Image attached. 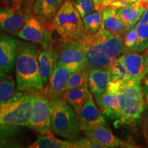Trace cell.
Returning <instances> with one entry per match:
<instances>
[{
    "label": "cell",
    "instance_id": "1",
    "mask_svg": "<svg viewBox=\"0 0 148 148\" xmlns=\"http://www.w3.org/2000/svg\"><path fill=\"white\" fill-rule=\"evenodd\" d=\"M86 56L87 69H107L125 50L122 37L112 34L103 25L97 32L87 34L81 40Z\"/></svg>",
    "mask_w": 148,
    "mask_h": 148
},
{
    "label": "cell",
    "instance_id": "2",
    "mask_svg": "<svg viewBox=\"0 0 148 148\" xmlns=\"http://www.w3.org/2000/svg\"><path fill=\"white\" fill-rule=\"evenodd\" d=\"M39 49L36 43L24 40L18 41L14 62L18 91H32L45 88L38 62Z\"/></svg>",
    "mask_w": 148,
    "mask_h": 148
},
{
    "label": "cell",
    "instance_id": "3",
    "mask_svg": "<svg viewBox=\"0 0 148 148\" xmlns=\"http://www.w3.org/2000/svg\"><path fill=\"white\" fill-rule=\"evenodd\" d=\"M51 106V129L66 140H78L79 128L77 114L61 95H48Z\"/></svg>",
    "mask_w": 148,
    "mask_h": 148
},
{
    "label": "cell",
    "instance_id": "4",
    "mask_svg": "<svg viewBox=\"0 0 148 148\" xmlns=\"http://www.w3.org/2000/svg\"><path fill=\"white\" fill-rule=\"evenodd\" d=\"M61 38L81 41L88 34L85 30L82 16L71 0H66L54 16L52 30Z\"/></svg>",
    "mask_w": 148,
    "mask_h": 148
},
{
    "label": "cell",
    "instance_id": "5",
    "mask_svg": "<svg viewBox=\"0 0 148 148\" xmlns=\"http://www.w3.org/2000/svg\"><path fill=\"white\" fill-rule=\"evenodd\" d=\"M123 92L125 96L124 105L119 118L114 123L116 128L136 124L141 118L145 107V99L140 82L132 78L129 79Z\"/></svg>",
    "mask_w": 148,
    "mask_h": 148
},
{
    "label": "cell",
    "instance_id": "6",
    "mask_svg": "<svg viewBox=\"0 0 148 148\" xmlns=\"http://www.w3.org/2000/svg\"><path fill=\"white\" fill-rule=\"evenodd\" d=\"M34 90L17 91L0 109V124L27 126L32 106Z\"/></svg>",
    "mask_w": 148,
    "mask_h": 148
},
{
    "label": "cell",
    "instance_id": "7",
    "mask_svg": "<svg viewBox=\"0 0 148 148\" xmlns=\"http://www.w3.org/2000/svg\"><path fill=\"white\" fill-rule=\"evenodd\" d=\"M27 127L39 134L51 132V106L49 96L44 89L34 90Z\"/></svg>",
    "mask_w": 148,
    "mask_h": 148
},
{
    "label": "cell",
    "instance_id": "8",
    "mask_svg": "<svg viewBox=\"0 0 148 148\" xmlns=\"http://www.w3.org/2000/svg\"><path fill=\"white\" fill-rule=\"evenodd\" d=\"M55 46L59 55L58 64L66 66L71 73L87 69L81 41L61 38L56 42Z\"/></svg>",
    "mask_w": 148,
    "mask_h": 148
},
{
    "label": "cell",
    "instance_id": "9",
    "mask_svg": "<svg viewBox=\"0 0 148 148\" xmlns=\"http://www.w3.org/2000/svg\"><path fill=\"white\" fill-rule=\"evenodd\" d=\"M25 21L23 26L17 33L18 37L22 40L42 45L53 40L51 30L36 18L30 9H24Z\"/></svg>",
    "mask_w": 148,
    "mask_h": 148
},
{
    "label": "cell",
    "instance_id": "10",
    "mask_svg": "<svg viewBox=\"0 0 148 148\" xmlns=\"http://www.w3.org/2000/svg\"><path fill=\"white\" fill-rule=\"evenodd\" d=\"M40 71L44 84L46 86L59 63V55L53 40L40 45L38 51Z\"/></svg>",
    "mask_w": 148,
    "mask_h": 148
},
{
    "label": "cell",
    "instance_id": "11",
    "mask_svg": "<svg viewBox=\"0 0 148 148\" xmlns=\"http://www.w3.org/2000/svg\"><path fill=\"white\" fill-rule=\"evenodd\" d=\"M119 58L124 64L133 80L140 82L148 74V54L125 49Z\"/></svg>",
    "mask_w": 148,
    "mask_h": 148
},
{
    "label": "cell",
    "instance_id": "12",
    "mask_svg": "<svg viewBox=\"0 0 148 148\" xmlns=\"http://www.w3.org/2000/svg\"><path fill=\"white\" fill-rule=\"evenodd\" d=\"M125 99L123 91L119 93L106 91L95 101L98 108L104 117L114 123L119 118Z\"/></svg>",
    "mask_w": 148,
    "mask_h": 148
},
{
    "label": "cell",
    "instance_id": "13",
    "mask_svg": "<svg viewBox=\"0 0 148 148\" xmlns=\"http://www.w3.org/2000/svg\"><path fill=\"white\" fill-rule=\"evenodd\" d=\"M25 21V12L21 8L10 5L0 8V31L12 35H17Z\"/></svg>",
    "mask_w": 148,
    "mask_h": 148
},
{
    "label": "cell",
    "instance_id": "14",
    "mask_svg": "<svg viewBox=\"0 0 148 148\" xmlns=\"http://www.w3.org/2000/svg\"><path fill=\"white\" fill-rule=\"evenodd\" d=\"M77 116L82 131L107 125L104 116L96 106L92 97L82 106Z\"/></svg>",
    "mask_w": 148,
    "mask_h": 148
},
{
    "label": "cell",
    "instance_id": "15",
    "mask_svg": "<svg viewBox=\"0 0 148 148\" xmlns=\"http://www.w3.org/2000/svg\"><path fill=\"white\" fill-rule=\"evenodd\" d=\"M22 125L0 124V148H19L25 145L27 134Z\"/></svg>",
    "mask_w": 148,
    "mask_h": 148
},
{
    "label": "cell",
    "instance_id": "16",
    "mask_svg": "<svg viewBox=\"0 0 148 148\" xmlns=\"http://www.w3.org/2000/svg\"><path fill=\"white\" fill-rule=\"evenodd\" d=\"M18 41L12 34L0 32V68L5 73H10L14 69Z\"/></svg>",
    "mask_w": 148,
    "mask_h": 148
},
{
    "label": "cell",
    "instance_id": "17",
    "mask_svg": "<svg viewBox=\"0 0 148 148\" xmlns=\"http://www.w3.org/2000/svg\"><path fill=\"white\" fill-rule=\"evenodd\" d=\"M66 0H35L32 5L33 14L48 28L52 30L54 16Z\"/></svg>",
    "mask_w": 148,
    "mask_h": 148
},
{
    "label": "cell",
    "instance_id": "18",
    "mask_svg": "<svg viewBox=\"0 0 148 148\" xmlns=\"http://www.w3.org/2000/svg\"><path fill=\"white\" fill-rule=\"evenodd\" d=\"M86 136L93 138L107 147H136L135 144L123 140L115 136L110 129L106 126H99L91 130L83 131Z\"/></svg>",
    "mask_w": 148,
    "mask_h": 148
},
{
    "label": "cell",
    "instance_id": "19",
    "mask_svg": "<svg viewBox=\"0 0 148 148\" xmlns=\"http://www.w3.org/2000/svg\"><path fill=\"white\" fill-rule=\"evenodd\" d=\"M110 82V75L108 69L100 67L88 69V86L95 99L106 91Z\"/></svg>",
    "mask_w": 148,
    "mask_h": 148
},
{
    "label": "cell",
    "instance_id": "20",
    "mask_svg": "<svg viewBox=\"0 0 148 148\" xmlns=\"http://www.w3.org/2000/svg\"><path fill=\"white\" fill-rule=\"evenodd\" d=\"M67 67L58 64L50 77L48 84L44 88L48 95H62L65 91L66 84L71 74Z\"/></svg>",
    "mask_w": 148,
    "mask_h": 148
},
{
    "label": "cell",
    "instance_id": "21",
    "mask_svg": "<svg viewBox=\"0 0 148 148\" xmlns=\"http://www.w3.org/2000/svg\"><path fill=\"white\" fill-rule=\"evenodd\" d=\"M103 26L107 30L116 36H122L127 27L117 12V9L105 7L102 10Z\"/></svg>",
    "mask_w": 148,
    "mask_h": 148
},
{
    "label": "cell",
    "instance_id": "22",
    "mask_svg": "<svg viewBox=\"0 0 148 148\" xmlns=\"http://www.w3.org/2000/svg\"><path fill=\"white\" fill-rule=\"evenodd\" d=\"M61 96L69 103L76 114L78 113L82 106L92 97L88 86L66 90Z\"/></svg>",
    "mask_w": 148,
    "mask_h": 148
},
{
    "label": "cell",
    "instance_id": "23",
    "mask_svg": "<svg viewBox=\"0 0 148 148\" xmlns=\"http://www.w3.org/2000/svg\"><path fill=\"white\" fill-rule=\"evenodd\" d=\"M27 147L29 148H73L72 140L59 139L51 134H40L34 143Z\"/></svg>",
    "mask_w": 148,
    "mask_h": 148
},
{
    "label": "cell",
    "instance_id": "24",
    "mask_svg": "<svg viewBox=\"0 0 148 148\" xmlns=\"http://www.w3.org/2000/svg\"><path fill=\"white\" fill-rule=\"evenodd\" d=\"M145 10L136 1V2L117 9V12L125 25L130 27L137 24Z\"/></svg>",
    "mask_w": 148,
    "mask_h": 148
},
{
    "label": "cell",
    "instance_id": "25",
    "mask_svg": "<svg viewBox=\"0 0 148 148\" xmlns=\"http://www.w3.org/2000/svg\"><path fill=\"white\" fill-rule=\"evenodd\" d=\"M15 80L10 73H5L0 77V99L3 104L8 103L16 93Z\"/></svg>",
    "mask_w": 148,
    "mask_h": 148
},
{
    "label": "cell",
    "instance_id": "26",
    "mask_svg": "<svg viewBox=\"0 0 148 148\" xmlns=\"http://www.w3.org/2000/svg\"><path fill=\"white\" fill-rule=\"evenodd\" d=\"M107 69L110 75V81H127L131 79L128 71L119 58L115 59Z\"/></svg>",
    "mask_w": 148,
    "mask_h": 148
},
{
    "label": "cell",
    "instance_id": "27",
    "mask_svg": "<svg viewBox=\"0 0 148 148\" xmlns=\"http://www.w3.org/2000/svg\"><path fill=\"white\" fill-rule=\"evenodd\" d=\"M85 30L88 34L97 32L103 25L102 11L96 10L82 18Z\"/></svg>",
    "mask_w": 148,
    "mask_h": 148
},
{
    "label": "cell",
    "instance_id": "28",
    "mask_svg": "<svg viewBox=\"0 0 148 148\" xmlns=\"http://www.w3.org/2000/svg\"><path fill=\"white\" fill-rule=\"evenodd\" d=\"M88 69L71 73L66 84L65 90L74 88L88 86Z\"/></svg>",
    "mask_w": 148,
    "mask_h": 148
},
{
    "label": "cell",
    "instance_id": "29",
    "mask_svg": "<svg viewBox=\"0 0 148 148\" xmlns=\"http://www.w3.org/2000/svg\"><path fill=\"white\" fill-rule=\"evenodd\" d=\"M135 29L137 34V43L133 51L143 52L148 48V23H137Z\"/></svg>",
    "mask_w": 148,
    "mask_h": 148
},
{
    "label": "cell",
    "instance_id": "30",
    "mask_svg": "<svg viewBox=\"0 0 148 148\" xmlns=\"http://www.w3.org/2000/svg\"><path fill=\"white\" fill-rule=\"evenodd\" d=\"M135 27H136V25L130 26L121 36L125 49L133 51L137 43V34H136Z\"/></svg>",
    "mask_w": 148,
    "mask_h": 148
},
{
    "label": "cell",
    "instance_id": "31",
    "mask_svg": "<svg viewBox=\"0 0 148 148\" xmlns=\"http://www.w3.org/2000/svg\"><path fill=\"white\" fill-rule=\"evenodd\" d=\"M73 6L78 11L83 18L87 14L95 10L92 0H71Z\"/></svg>",
    "mask_w": 148,
    "mask_h": 148
},
{
    "label": "cell",
    "instance_id": "32",
    "mask_svg": "<svg viewBox=\"0 0 148 148\" xmlns=\"http://www.w3.org/2000/svg\"><path fill=\"white\" fill-rule=\"evenodd\" d=\"M73 145V148H106L105 145L88 136L74 140Z\"/></svg>",
    "mask_w": 148,
    "mask_h": 148
},
{
    "label": "cell",
    "instance_id": "33",
    "mask_svg": "<svg viewBox=\"0 0 148 148\" xmlns=\"http://www.w3.org/2000/svg\"><path fill=\"white\" fill-rule=\"evenodd\" d=\"M7 5H10L15 8H21L22 4L23 3V0H4Z\"/></svg>",
    "mask_w": 148,
    "mask_h": 148
},
{
    "label": "cell",
    "instance_id": "34",
    "mask_svg": "<svg viewBox=\"0 0 148 148\" xmlns=\"http://www.w3.org/2000/svg\"><path fill=\"white\" fill-rule=\"evenodd\" d=\"M148 23V7L146 8V10L144 11V12L140 16L139 21L137 23Z\"/></svg>",
    "mask_w": 148,
    "mask_h": 148
},
{
    "label": "cell",
    "instance_id": "35",
    "mask_svg": "<svg viewBox=\"0 0 148 148\" xmlns=\"http://www.w3.org/2000/svg\"><path fill=\"white\" fill-rule=\"evenodd\" d=\"M95 5V10L102 11V0H92Z\"/></svg>",
    "mask_w": 148,
    "mask_h": 148
},
{
    "label": "cell",
    "instance_id": "36",
    "mask_svg": "<svg viewBox=\"0 0 148 148\" xmlns=\"http://www.w3.org/2000/svg\"><path fill=\"white\" fill-rule=\"evenodd\" d=\"M35 0H23L24 9H30Z\"/></svg>",
    "mask_w": 148,
    "mask_h": 148
},
{
    "label": "cell",
    "instance_id": "37",
    "mask_svg": "<svg viewBox=\"0 0 148 148\" xmlns=\"http://www.w3.org/2000/svg\"><path fill=\"white\" fill-rule=\"evenodd\" d=\"M142 89H143V92L144 97H145V101L148 104V84H144L143 87L142 88Z\"/></svg>",
    "mask_w": 148,
    "mask_h": 148
},
{
    "label": "cell",
    "instance_id": "38",
    "mask_svg": "<svg viewBox=\"0 0 148 148\" xmlns=\"http://www.w3.org/2000/svg\"><path fill=\"white\" fill-rule=\"evenodd\" d=\"M117 1V0H102V8L108 6L110 3L114 2V1Z\"/></svg>",
    "mask_w": 148,
    "mask_h": 148
},
{
    "label": "cell",
    "instance_id": "39",
    "mask_svg": "<svg viewBox=\"0 0 148 148\" xmlns=\"http://www.w3.org/2000/svg\"><path fill=\"white\" fill-rule=\"evenodd\" d=\"M4 73H5V72L3 71V70L1 69V68H0V77H1V76H2V75H3V74H4Z\"/></svg>",
    "mask_w": 148,
    "mask_h": 148
},
{
    "label": "cell",
    "instance_id": "40",
    "mask_svg": "<svg viewBox=\"0 0 148 148\" xmlns=\"http://www.w3.org/2000/svg\"><path fill=\"white\" fill-rule=\"evenodd\" d=\"M145 121H146V123H147V125H148V111H147V114H146V116H145Z\"/></svg>",
    "mask_w": 148,
    "mask_h": 148
},
{
    "label": "cell",
    "instance_id": "41",
    "mask_svg": "<svg viewBox=\"0 0 148 148\" xmlns=\"http://www.w3.org/2000/svg\"><path fill=\"white\" fill-rule=\"evenodd\" d=\"M144 84H148V77L144 79Z\"/></svg>",
    "mask_w": 148,
    "mask_h": 148
},
{
    "label": "cell",
    "instance_id": "42",
    "mask_svg": "<svg viewBox=\"0 0 148 148\" xmlns=\"http://www.w3.org/2000/svg\"><path fill=\"white\" fill-rule=\"evenodd\" d=\"M127 1H129L130 3H134V2H136L137 0H127Z\"/></svg>",
    "mask_w": 148,
    "mask_h": 148
},
{
    "label": "cell",
    "instance_id": "43",
    "mask_svg": "<svg viewBox=\"0 0 148 148\" xmlns=\"http://www.w3.org/2000/svg\"><path fill=\"white\" fill-rule=\"evenodd\" d=\"M3 103H2V101H1V99H0V109H1V107L3 106Z\"/></svg>",
    "mask_w": 148,
    "mask_h": 148
},
{
    "label": "cell",
    "instance_id": "44",
    "mask_svg": "<svg viewBox=\"0 0 148 148\" xmlns=\"http://www.w3.org/2000/svg\"><path fill=\"white\" fill-rule=\"evenodd\" d=\"M147 1H148V0H147Z\"/></svg>",
    "mask_w": 148,
    "mask_h": 148
}]
</instances>
